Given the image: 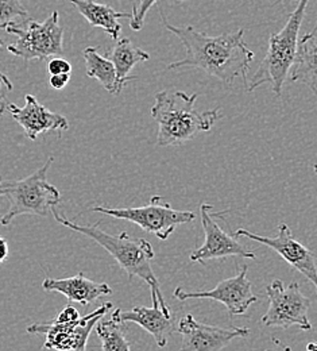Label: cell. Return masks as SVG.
Masks as SVG:
<instances>
[{
	"label": "cell",
	"mask_w": 317,
	"mask_h": 351,
	"mask_svg": "<svg viewBox=\"0 0 317 351\" xmlns=\"http://www.w3.org/2000/svg\"><path fill=\"white\" fill-rule=\"evenodd\" d=\"M164 26L183 45L185 57L168 65V71L192 66L207 72L226 86H232L239 77L247 87V73L255 54L244 44V29L236 33L210 37L192 26H173L161 12Z\"/></svg>",
	"instance_id": "obj_1"
},
{
	"label": "cell",
	"mask_w": 317,
	"mask_h": 351,
	"mask_svg": "<svg viewBox=\"0 0 317 351\" xmlns=\"http://www.w3.org/2000/svg\"><path fill=\"white\" fill-rule=\"evenodd\" d=\"M51 214L61 226L79 234L87 235L97 245H100L105 252H108L114 257V260H116V263H119V266L127 273L130 282L134 280V277H139L140 280H143L151 291L153 306L161 308L165 313H172L170 308L164 299L160 282L150 265L155 256L150 242L142 238H133L127 232H121L118 235L107 234L99 227L100 223L86 226L77 224L60 215L55 207L51 210Z\"/></svg>",
	"instance_id": "obj_2"
},
{
	"label": "cell",
	"mask_w": 317,
	"mask_h": 351,
	"mask_svg": "<svg viewBox=\"0 0 317 351\" xmlns=\"http://www.w3.org/2000/svg\"><path fill=\"white\" fill-rule=\"evenodd\" d=\"M199 95L182 90H162L155 95L151 117L158 125V146H180L200 132H210L222 118L219 108L199 111L194 104Z\"/></svg>",
	"instance_id": "obj_3"
},
{
	"label": "cell",
	"mask_w": 317,
	"mask_h": 351,
	"mask_svg": "<svg viewBox=\"0 0 317 351\" xmlns=\"http://www.w3.org/2000/svg\"><path fill=\"white\" fill-rule=\"evenodd\" d=\"M296 8L289 14L288 22L281 32L269 38L268 51L261 61L247 90L254 92L264 84H270L272 92L281 96L283 84L292 71L299 47V34L304 22L309 0H296Z\"/></svg>",
	"instance_id": "obj_4"
},
{
	"label": "cell",
	"mask_w": 317,
	"mask_h": 351,
	"mask_svg": "<svg viewBox=\"0 0 317 351\" xmlns=\"http://www.w3.org/2000/svg\"><path fill=\"white\" fill-rule=\"evenodd\" d=\"M54 157H49L45 165L22 180H4L0 177V196L8 199L10 208L1 217L3 226L21 215H37L46 218L60 203V191L49 184L47 171Z\"/></svg>",
	"instance_id": "obj_5"
},
{
	"label": "cell",
	"mask_w": 317,
	"mask_h": 351,
	"mask_svg": "<svg viewBox=\"0 0 317 351\" xmlns=\"http://www.w3.org/2000/svg\"><path fill=\"white\" fill-rule=\"evenodd\" d=\"M58 12L54 11L44 22L27 19L23 23L5 29L8 34L18 37L16 43L7 46V50L25 61L61 56L64 53V29L58 23Z\"/></svg>",
	"instance_id": "obj_6"
},
{
	"label": "cell",
	"mask_w": 317,
	"mask_h": 351,
	"mask_svg": "<svg viewBox=\"0 0 317 351\" xmlns=\"http://www.w3.org/2000/svg\"><path fill=\"white\" fill-rule=\"evenodd\" d=\"M93 213H100L116 219L129 220L138 224L143 231L154 234L158 239L166 241L177 226L193 221L196 215L190 211L175 210L161 196H153L150 203L133 208H108L96 206Z\"/></svg>",
	"instance_id": "obj_7"
},
{
	"label": "cell",
	"mask_w": 317,
	"mask_h": 351,
	"mask_svg": "<svg viewBox=\"0 0 317 351\" xmlns=\"http://www.w3.org/2000/svg\"><path fill=\"white\" fill-rule=\"evenodd\" d=\"M266 293L270 304L261 319L264 326L281 328L297 326L304 331L312 328L308 319L311 300L304 296L297 282L293 281L288 287H283L281 280H274L266 287Z\"/></svg>",
	"instance_id": "obj_8"
},
{
	"label": "cell",
	"mask_w": 317,
	"mask_h": 351,
	"mask_svg": "<svg viewBox=\"0 0 317 351\" xmlns=\"http://www.w3.org/2000/svg\"><path fill=\"white\" fill-rule=\"evenodd\" d=\"M112 308L111 303H105L87 316L79 317L72 323H60L53 320L46 324H31L27 327L29 334H45L44 349L57 351H87L93 327L100 319Z\"/></svg>",
	"instance_id": "obj_9"
},
{
	"label": "cell",
	"mask_w": 317,
	"mask_h": 351,
	"mask_svg": "<svg viewBox=\"0 0 317 351\" xmlns=\"http://www.w3.org/2000/svg\"><path fill=\"white\" fill-rule=\"evenodd\" d=\"M249 266L243 265L235 277L220 281L216 288L211 291L188 292L182 288H176L175 298L180 302L190 299H211L226 306L231 316L243 315L253 303L258 302V298L253 293V285L247 280Z\"/></svg>",
	"instance_id": "obj_10"
},
{
	"label": "cell",
	"mask_w": 317,
	"mask_h": 351,
	"mask_svg": "<svg viewBox=\"0 0 317 351\" xmlns=\"http://www.w3.org/2000/svg\"><path fill=\"white\" fill-rule=\"evenodd\" d=\"M235 235L249 238L251 241H255L270 247L286 263H290L296 270H299L305 278H308L315 285L317 293V266L315 254L294 238L292 230L286 223L279 224L278 235L275 238L262 237L246 228H239L235 232Z\"/></svg>",
	"instance_id": "obj_11"
},
{
	"label": "cell",
	"mask_w": 317,
	"mask_h": 351,
	"mask_svg": "<svg viewBox=\"0 0 317 351\" xmlns=\"http://www.w3.org/2000/svg\"><path fill=\"white\" fill-rule=\"evenodd\" d=\"M177 331L182 337L180 351H223L233 339L250 335L249 328H222L204 324L197 322L190 313L179 322Z\"/></svg>",
	"instance_id": "obj_12"
},
{
	"label": "cell",
	"mask_w": 317,
	"mask_h": 351,
	"mask_svg": "<svg viewBox=\"0 0 317 351\" xmlns=\"http://www.w3.org/2000/svg\"><path fill=\"white\" fill-rule=\"evenodd\" d=\"M211 204H201L200 217L205 232V241L203 246H200L190 254V263L205 265L208 260H218L226 257H242L255 260V254L253 252L246 250L233 237L228 235L214 220V215H211Z\"/></svg>",
	"instance_id": "obj_13"
},
{
	"label": "cell",
	"mask_w": 317,
	"mask_h": 351,
	"mask_svg": "<svg viewBox=\"0 0 317 351\" xmlns=\"http://www.w3.org/2000/svg\"><path fill=\"white\" fill-rule=\"evenodd\" d=\"M25 100L26 103L23 107L10 103L7 111H10L14 121L23 129L30 141H36L45 132H66L69 129V123L65 117L49 111L36 99V96L26 95Z\"/></svg>",
	"instance_id": "obj_14"
},
{
	"label": "cell",
	"mask_w": 317,
	"mask_h": 351,
	"mask_svg": "<svg viewBox=\"0 0 317 351\" xmlns=\"http://www.w3.org/2000/svg\"><path fill=\"white\" fill-rule=\"evenodd\" d=\"M42 288L47 292L64 295L69 303H79L87 307L103 296L112 295V288L105 282H96L87 278L83 271L68 278H45Z\"/></svg>",
	"instance_id": "obj_15"
},
{
	"label": "cell",
	"mask_w": 317,
	"mask_h": 351,
	"mask_svg": "<svg viewBox=\"0 0 317 351\" xmlns=\"http://www.w3.org/2000/svg\"><path fill=\"white\" fill-rule=\"evenodd\" d=\"M116 312L121 322L136 323L144 328L161 349L168 345L170 334L177 331L176 316L173 313H165L160 307L139 306L133 308L131 311H122L118 308Z\"/></svg>",
	"instance_id": "obj_16"
},
{
	"label": "cell",
	"mask_w": 317,
	"mask_h": 351,
	"mask_svg": "<svg viewBox=\"0 0 317 351\" xmlns=\"http://www.w3.org/2000/svg\"><path fill=\"white\" fill-rule=\"evenodd\" d=\"M290 82L305 84L317 96V22L314 30L299 41Z\"/></svg>",
	"instance_id": "obj_17"
},
{
	"label": "cell",
	"mask_w": 317,
	"mask_h": 351,
	"mask_svg": "<svg viewBox=\"0 0 317 351\" xmlns=\"http://www.w3.org/2000/svg\"><path fill=\"white\" fill-rule=\"evenodd\" d=\"M77 11L87 19V22L93 26L103 29L114 41L119 38L122 32L121 19H131L133 14L126 11H116L108 4L96 3L93 0H69Z\"/></svg>",
	"instance_id": "obj_18"
},
{
	"label": "cell",
	"mask_w": 317,
	"mask_h": 351,
	"mask_svg": "<svg viewBox=\"0 0 317 351\" xmlns=\"http://www.w3.org/2000/svg\"><path fill=\"white\" fill-rule=\"evenodd\" d=\"M107 58L112 61L115 69H116V76H118V83H119V93L123 90L131 80H136V76H131L130 72L136 66L138 62L149 61L150 54L147 51L140 50L136 47V45L131 43L129 38H122L119 40L116 45L107 53Z\"/></svg>",
	"instance_id": "obj_19"
},
{
	"label": "cell",
	"mask_w": 317,
	"mask_h": 351,
	"mask_svg": "<svg viewBox=\"0 0 317 351\" xmlns=\"http://www.w3.org/2000/svg\"><path fill=\"white\" fill-rule=\"evenodd\" d=\"M86 65H87V76L90 79L97 80L105 90L119 95V83L116 76V69L111 60L99 54L96 47H87L83 51Z\"/></svg>",
	"instance_id": "obj_20"
},
{
	"label": "cell",
	"mask_w": 317,
	"mask_h": 351,
	"mask_svg": "<svg viewBox=\"0 0 317 351\" xmlns=\"http://www.w3.org/2000/svg\"><path fill=\"white\" fill-rule=\"evenodd\" d=\"M123 324L125 323L118 317L116 309L108 320H101L96 324V334L101 341L100 351H131L125 335Z\"/></svg>",
	"instance_id": "obj_21"
},
{
	"label": "cell",
	"mask_w": 317,
	"mask_h": 351,
	"mask_svg": "<svg viewBox=\"0 0 317 351\" xmlns=\"http://www.w3.org/2000/svg\"><path fill=\"white\" fill-rule=\"evenodd\" d=\"M29 19V12L21 0H0V30L23 23Z\"/></svg>",
	"instance_id": "obj_22"
},
{
	"label": "cell",
	"mask_w": 317,
	"mask_h": 351,
	"mask_svg": "<svg viewBox=\"0 0 317 351\" xmlns=\"http://www.w3.org/2000/svg\"><path fill=\"white\" fill-rule=\"evenodd\" d=\"M160 0H138V3L134 4L133 7V16L130 19V27L134 32H140L143 29L144 25V18L147 15V12L150 11V8L157 4Z\"/></svg>",
	"instance_id": "obj_23"
},
{
	"label": "cell",
	"mask_w": 317,
	"mask_h": 351,
	"mask_svg": "<svg viewBox=\"0 0 317 351\" xmlns=\"http://www.w3.org/2000/svg\"><path fill=\"white\" fill-rule=\"evenodd\" d=\"M11 90H12V83L3 72H0V115H3L8 108L10 103L7 101V97Z\"/></svg>",
	"instance_id": "obj_24"
},
{
	"label": "cell",
	"mask_w": 317,
	"mask_h": 351,
	"mask_svg": "<svg viewBox=\"0 0 317 351\" xmlns=\"http://www.w3.org/2000/svg\"><path fill=\"white\" fill-rule=\"evenodd\" d=\"M47 71L50 73V76H55V75H66V73H71L72 71V65L69 61L61 58V57H57V58H53L49 65H47Z\"/></svg>",
	"instance_id": "obj_25"
},
{
	"label": "cell",
	"mask_w": 317,
	"mask_h": 351,
	"mask_svg": "<svg viewBox=\"0 0 317 351\" xmlns=\"http://www.w3.org/2000/svg\"><path fill=\"white\" fill-rule=\"evenodd\" d=\"M79 317H80L79 311L72 306H68L60 312L55 320L60 323H72V322H76Z\"/></svg>",
	"instance_id": "obj_26"
},
{
	"label": "cell",
	"mask_w": 317,
	"mask_h": 351,
	"mask_svg": "<svg viewBox=\"0 0 317 351\" xmlns=\"http://www.w3.org/2000/svg\"><path fill=\"white\" fill-rule=\"evenodd\" d=\"M71 80V73H66V75H55V76H50V87L54 88V89H64V88L68 86Z\"/></svg>",
	"instance_id": "obj_27"
},
{
	"label": "cell",
	"mask_w": 317,
	"mask_h": 351,
	"mask_svg": "<svg viewBox=\"0 0 317 351\" xmlns=\"http://www.w3.org/2000/svg\"><path fill=\"white\" fill-rule=\"evenodd\" d=\"M8 253H10L8 243H7V241L3 237H0V263H3L7 260Z\"/></svg>",
	"instance_id": "obj_28"
},
{
	"label": "cell",
	"mask_w": 317,
	"mask_h": 351,
	"mask_svg": "<svg viewBox=\"0 0 317 351\" xmlns=\"http://www.w3.org/2000/svg\"><path fill=\"white\" fill-rule=\"evenodd\" d=\"M307 351H317V343L315 342H309L307 345Z\"/></svg>",
	"instance_id": "obj_29"
},
{
	"label": "cell",
	"mask_w": 317,
	"mask_h": 351,
	"mask_svg": "<svg viewBox=\"0 0 317 351\" xmlns=\"http://www.w3.org/2000/svg\"><path fill=\"white\" fill-rule=\"evenodd\" d=\"M314 171H315V173H316L317 175V164H315V165H314Z\"/></svg>",
	"instance_id": "obj_30"
},
{
	"label": "cell",
	"mask_w": 317,
	"mask_h": 351,
	"mask_svg": "<svg viewBox=\"0 0 317 351\" xmlns=\"http://www.w3.org/2000/svg\"><path fill=\"white\" fill-rule=\"evenodd\" d=\"M3 45H4V41H3V40H1V38H0V47H1V46H3Z\"/></svg>",
	"instance_id": "obj_31"
},
{
	"label": "cell",
	"mask_w": 317,
	"mask_h": 351,
	"mask_svg": "<svg viewBox=\"0 0 317 351\" xmlns=\"http://www.w3.org/2000/svg\"><path fill=\"white\" fill-rule=\"evenodd\" d=\"M177 1H185V0H177Z\"/></svg>",
	"instance_id": "obj_32"
},
{
	"label": "cell",
	"mask_w": 317,
	"mask_h": 351,
	"mask_svg": "<svg viewBox=\"0 0 317 351\" xmlns=\"http://www.w3.org/2000/svg\"><path fill=\"white\" fill-rule=\"evenodd\" d=\"M265 351H272V350H265Z\"/></svg>",
	"instance_id": "obj_33"
}]
</instances>
